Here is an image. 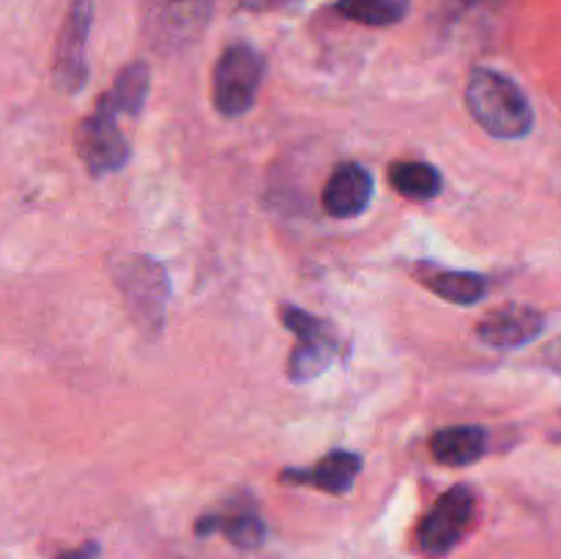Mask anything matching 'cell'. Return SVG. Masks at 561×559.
I'll return each mask as SVG.
<instances>
[{
  "label": "cell",
  "instance_id": "7c38bea8",
  "mask_svg": "<svg viewBox=\"0 0 561 559\" xmlns=\"http://www.w3.org/2000/svg\"><path fill=\"white\" fill-rule=\"evenodd\" d=\"M195 532L201 537L217 532V535L228 537V543H233L236 548H257L266 540V524H263L261 513L252 507H230L222 513L203 515Z\"/></svg>",
  "mask_w": 561,
  "mask_h": 559
},
{
  "label": "cell",
  "instance_id": "8992f818",
  "mask_svg": "<svg viewBox=\"0 0 561 559\" xmlns=\"http://www.w3.org/2000/svg\"><path fill=\"white\" fill-rule=\"evenodd\" d=\"M279 318H283L285 329L296 334V349L288 360L290 381H312L332 365L334 354H337V340H334L332 329L321 318L294 305L279 307Z\"/></svg>",
  "mask_w": 561,
  "mask_h": 559
},
{
  "label": "cell",
  "instance_id": "9a60e30c",
  "mask_svg": "<svg viewBox=\"0 0 561 559\" xmlns=\"http://www.w3.org/2000/svg\"><path fill=\"white\" fill-rule=\"evenodd\" d=\"M148 91H151V69L148 64H129L118 71V77L113 80L110 91L99 99V107L104 113L115 115H140L142 104H146Z\"/></svg>",
  "mask_w": 561,
  "mask_h": 559
},
{
  "label": "cell",
  "instance_id": "ac0fdd59",
  "mask_svg": "<svg viewBox=\"0 0 561 559\" xmlns=\"http://www.w3.org/2000/svg\"><path fill=\"white\" fill-rule=\"evenodd\" d=\"M55 559H99V543H82V546L60 551Z\"/></svg>",
  "mask_w": 561,
  "mask_h": 559
},
{
  "label": "cell",
  "instance_id": "30bf717a",
  "mask_svg": "<svg viewBox=\"0 0 561 559\" xmlns=\"http://www.w3.org/2000/svg\"><path fill=\"white\" fill-rule=\"evenodd\" d=\"M373 197V175L365 164L345 162L329 175L321 203L332 217H356L367 208Z\"/></svg>",
  "mask_w": 561,
  "mask_h": 559
},
{
  "label": "cell",
  "instance_id": "2e32d148",
  "mask_svg": "<svg viewBox=\"0 0 561 559\" xmlns=\"http://www.w3.org/2000/svg\"><path fill=\"white\" fill-rule=\"evenodd\" d=\"M389 181L400 195L411 197V201H433L444 186L442 173L433 164L420 162V159L394 162L389 168Z\"/></svg>",
  "mask_w": 561,
  "mask_h": 559
},
{
  "label": "cell",
  "instance_id": "ba28073f",
  "mask_svg": "<svg viewBox=\"0 0 561 559\" xmlns=\"http://www.w3.org/2000/svg\"><path fill=\"white\" fill-rule=\"evenodd\" d=\"M77 153L93 175H107L129 162V142L118 129V118L104 113L102 107L93 110L88 118L77 126Z\"/></svg>",
  "mask_w": 561,
  "mask_h": 559
},
{
  "label": "cell",
  "instance_id": "277c9868",
  "mask_svg": "<svg viewBox=\"0 0 561 559\" xmlns=\"http://www.w3.org/2000/svg\"><path fill=\"white\" fill-rule=\"evenodd\" d=\"M214 0H142V33L159 53H179L208 25Z\"/></svg>",
  "mask_w": 561,
  "mask_h": 559
},
{
  "label": "cell",
  "instance_id": "52a82bcc",
  "mask_svg": "<svg viewBox=\"0 0 561 559\" xmlns=\"http://www.w3.org/2000/svg\"><path fill=\"white\" fill-rule=\"evenodd\" d=\"M93 25V0H71L55 47L53 77L60 93H77L88 80V38Z\"/></svg>",
  "mask_w": 561,
  "mask_h": 559
},
{
  "label": "cell",
  "instance_id": "4fadbf2b",
  "mask_svg": "<svg viewBox=\"0 0 561 559\" xmlns=\"http://www.w3.org/2000/svg\"><path fill=\"white\" fill-rule=\"evenodd\" d=\"M416 280L442 299L453 305H477L488 294V280L477 272H458V269H442L433 263L416 266Z\"/></svg>",
  "mask_w": 561,
  "mask_h": 559
},
{
  "label": "cell",
  "instance_id": "e0dca14e",
  "mask_svg": "<svg viewBox=\"0 0 561 559\" xmlns=\"http://www.w3.org/2000/svg\"><path fill=\"white\" fill-rule=\"evenodd\" d=\"M409 0H337V11L351 22L367 27H389L403 22Z\"/></svg>",
  "mask_w": 561,
  "mask_h": 559
},
{
  "label": "cell",
  "instance_id": "8fae6325",
  "mask_svg": "<svg viewBox=\"0 0 561 559\" xmlns=\"http://www.w3.org/2000/svg\"><path fill=\"white\" fill-rule=\"evenodd\" d=\"M362 471V458L356 453H345V449H334L327 458L318 460L310 469H285L279 475L283 482H296V486H312L332 497H343L354 488L356 477Z\"/></svg>",
  "mask_w": 561,
  "mask_h": 559
},
{
  "label": "cell",
  "instance_id": "7a4b0ae2",
  "mask_svg": "<svg viewBox=\"0 0 561 559\" xmlns=\"http://www.w3.org/2000/svg\"><path fill=\"white\" fill-rule=\"evenodd\" d=\"M113 277L137 327L146 329V334L162 332L170 296L164 269L146 255H129L115 263Z\"/></svg>",
  "mask_w": 561,
  "mask_h": 559
},
{
  "label": "cell",
  "instance_id": "9c48e42d",
  "mask_svg": "<svg viewBox=\"0 0 561 559\" xmlns=\"http://www.w3.org/2000/svg\"><path fill=\"white\" fill-rule=\"evenodd\" d=\"M542 329H546V318L540 310L529 305H504L482 318L477 327V338L491 349L513 351L540 338Z\"/></svg>",
  "mask_w": 561,
  "mask_h": 559
},
{
  "label": "cell",
  "instance_id": "6da1fadb",
  "mask_svg": "<svg viewBox=\"0 0 561 559\" xmlns=\"http://www.w3.org/2000/svg\"><path fill=\"white\" fill-rule=\"evenodd\" d=\"M466 107L471 118L499 140H520L535 126V107L524 88L485 66L471 69L466 82Z\"/></svg>",
  "mask_w": 561,
  "mask_h": 559
},
{
  "label": "cell",
  "instance_id": "5b68a950",
  "mask_svg": "<svg viewBox=\"0 0 561 559\" xmlns=\"http://www.w3.org/2000/svg\"><path fill=\"white\" fill-rule=\"evenodd\" d=\"M477 497L471 488L455 486L433 504L431 513L422 518L420 529H416V548L425 554L427 559H442L463 540L469 532L471 521H474Z\"/></svg>",
  "mask_w": 561,
  "mask_h": 559
},
{
  "label": "cell",
  "instance_id": "5bb4252c",
  "mask_svg": "<svg viewBox=\"0 0 561 559\" xmlns=\"http://www.w3.org/2000/svg\"><path fill=\"white\" fill-rule=\"evenodd\" d=\"M488 449V433L485 427L477 425H455V427H442L438 433H433L431 438V453L438 464L453 466H471L485 455Z\"/></svg>",
  "mask_w": 561,
  "mask_h": 559
},
{
  "label": "cell",
  "instance_id": "3957f363",
  "mask_svg": "<svg viewBox=\"0 0 561 559\" xmlns=\"http://www.w3.org/2000/svg\"><path fill=\"white\" fill-rule=\"evenodd\" d=\"M263 64L261 53L250 44H233L219 55L217 66H214V85L211 99L214 107L225 118H241L255 107L257 91H261Z\"/></svg>",
  "mask_w": 561,
  "mask_h": 559
}]
</instances>
